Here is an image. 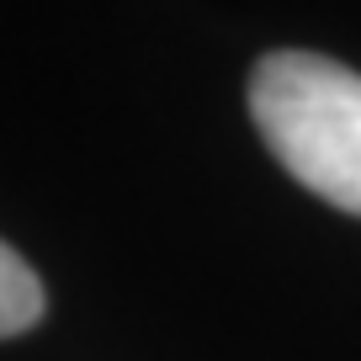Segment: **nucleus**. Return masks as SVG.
<instances>
[{"label":"nucleus","instance_id":"nucleus-1","mask_svg":"<svg viewBox=\"0 0 361 361\" xmlns=\"http://www.w3.org/2000/svg\"><path fill=\"white\" fill-rule=\"evenodd\" d=\"M250 117L293 180L361 218V75L324 54H266L250 75Z\"/></svg>","mask_w":361,"mask_h":361},{"label":"nucleus","instance_id":"nucleus-2","mask_svg":"<svg viewBox=\"0 0 361 361\" xmlns=\"http://www.w3.org/2000/svg\"><path fill=\"white\" fill-rule=\"evenodd\" d=\"M43 308H48V298H43L37 271L0 239V340L32 329L37 319H43Z\"/></svg>","mask_w":361,"mask_h":361}]
</instances>
